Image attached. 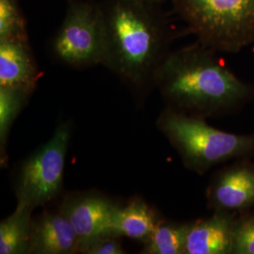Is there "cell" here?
<instances>
[{
  "label": "cell",
  "instance_id": "obj_1",
  "mask_svg": "<svg viewBox=\"0 0 254 254\" xmlns=\"http://www.w3.org/2000/svg\"><path fill=\"white\" fill-rule=\"evenodd\" d=\"M217 53L197 42L167 54L154 80L167 108L208 119L235 114L254 101V86Z\"/></svg>",
  "mask_w": 254,
  "mask_h": 254
},
{
  "label": "cell",
  "instance_id": "obj_2",
  "mask_svg": "<svg viewBox=\"0 0 254 254\" xmlns=\"http://www.w3.org/2000/svg\"><path fill=\"white\" fill-rule=\"evenodd\" d=\"M154 6L139 0H106L99 5L104 29L101 64L136 89L154 84L170 52V31Z\"/></svg>",
  "mask_w": 254,
  "mask_h": 254
},
{
  "label": "cell",
  "instance_id": "obj_3",
  "mask_svg": "<svg viewBox=\"0 0 254 254\" xmlns=\"http://www.w3.org/2000/svg\"><path fill=\"white\" fill-rule=\"evenodd\" d=\"M206 120L169 108L156 120L187 169L202 175L219 164L254 157V133H230L211 127Z\"/></svg>",
  "mask_w": 254,
  "mask_h": 254
},
{
  "label": "cell",
  "instance_id": "obj_4",
  "mask_svg": "<svg viewBox=\"0 0 254 254\" xmlns=\"http://www.w3.org/2000/svg\"><path fill=\"white\" fill-rule=\"evenodd\" d=\"M174 8L198 42L236 54L254 45V0H173Z\"/></svg>",
  "mask_w": 254,
  "mask_h": 254
},
{
  "label": "cell",
  "instance_id": "obj_5",
  "mask_svg": "<svg viewBox=\"0 0 254 254\" xmlns=\"http://www.w3.org/2000/svg\"><path fill=\"white\" fill-rule=\"evenodd\" d=\"M70 138V125L61 124L46 144L23 163L15 184L17 203L35 209L59 196Z\"/></svg>",
  "mask_w": 254,
  "mask_h": 254
},
{
  "label": "cell",
  "instance_id": "obj_6",
  "mask_svg": "<svg viewBox=\"0 0 254 254\" xmlns=\"http://www.w3.org/2000/svg\"><path fill=\"white\" fill-rule=\"evenodd\" d=\"M56 57L75 68L101 64L104 29L100 7L86 1L70 2L53 41Z\"/></svg>",
  "mask_w": 254,
  "mask_h": 254
},
{
  "label": "cell",
  "instance_id": "obj_7",
  "mask_svg": "<svg viewBox=\"0 0 254 254\" xmlns=\"http://www.w3.org/2000/svg\"><path fill=\"white\" fill-rule=\"evenodd\" d=\"M207 207L240 214L254 209V162L242 158L218 170L206 189Z\"/></svg>",
  "mask_w": 254,
  "mask_h": 254
},
{
  "label": "cell",
  "instance_id": "obj_8",
  "mask_svg": "<svg viewBox=\"0 0 254 254\" xmlns=\"http://www.w3.org/2000/svg\"><path fill=\"white\" fill-rule=\"evenodd\" d=\"M115 207L111 200L94 194L70 195L64 200L60 211L76 233L79 254L101 237L113 236L111 226Z\"/></svg>",
  "mask_w": 254,
  "mask_h": 254
},
{
  "label": "cell",
  "instance_id": "obj_9",
  "mask_svg": "<svg viewBox=\"0 0 254 254\" xmlns=\"http://www.w3.org/2000/svg\"><path fill=\"white\" fill-rule=\"evenodd\" d=\"M236 213L214 211L190 222L185 254H233Z\"/></svg>",
  "mask_w": 254,
  "mask_h": 254
},
{
  "label": "cell",
  "instance_id": "obj_10",
  "mask_svg": "<svg viewBox=\"0 0 254 254\" xmlns=\"http://www.w3.org/2000/svg\"><path fill=\"white\" fill-rule=\"evenodd\" d=\"M41 73L28 40L0 41V87L31 95Z\"/></svg>",
  "mask_w": 254,
  "mask_h": 254
},
{
  "label": "cell",
  "instance_id": "obj_11",
  "mask_svg": "<svg viewBox=\"0 0 254 254\" xmlns=\"http://www.w3.org/2000/svg\"><path fill=\"white\" fill-rule=\"evenodd\" d=\"M79 254V241L73 225L59 210L33 218L28 254Z\"/></svg>",
  "mask_w": 254,
  "mask_h": 254
},
{
  "label": "cell",
  "instance_id": "obj_12",
  "mask_svg": "<svg viewBox=\"0 0 254 254\" xmlns=\"http://www.w3.org/2000/svg\"><path fill=\"white\" fill-rule=\"evenodd\" d=\"M162 218L140 197L133 198L124 207L116 205L111 232L113 236H126L143 244Z\"/></svg>",
  "mask_w": 254,
  "mask_h": 254
},
{
  "label": "cell",
  "instance_id": "obj_13",
  "mask_svg": "<svg viewBox=\"0 0 254 254\" xmlns=\"http://www.w3.org/2000/svg\"><path fill=\"white\" fill-rule=\"evenodd\" d=\"M34 209L17 203L0 223V254H28Z\"/></svg>",
  "mask_w": 254,
  "mask_h": 254
},
{
  "label": "cell",
  "instance_id": "obj_14",
  "mask_svg": "<svg viewBox=\"0 0 254 254\" xmlns=\"http://www.w3.org/2000/svg\"><path fill=\"white\" fill-rule=\"evenodd\" d=\"M190 222L162 219L143 244V254H185Z\"/></svg>",
  "mask_w": 254,
  "mask_h": 254
},
{
  "label": "cell",
  "instance_id": "obj_15",
  "mask_svg": "<svg viewBox=\"0 0 254 254\" xmlns=\"http://www.w3.org/2000/svg\"><path fill=\"white\" fill-rule=\"evenodd\" d=\"M29 95L17 90L0 87V160L1 166L7 163V142L10 129L26 106Z\"/></svg>",
  "mask_w": 254,
  "mask_h": 254
},
{
  "label": "cell",
  "instance_id": "obj_16",
  "mask_svg": "<svg viewBox=\"0 0 254 254\" xmlns=\"http://www.w3.org/2000/svg\"><path fill=\"white\" fill-rule=\"evenodd\" d=\"M28 40L27 24L17 0H0V41Z\"/></svg>",
  "mask_w": 254,
  "mask_h": 254
},
{
  "label": "cell",
  "instance_id": "obj_17",
  "mask_svg": "<svg viewBox=\"0 0 254 254\" xmlns=\"http://www.w3.org/2000/svg\"><path fill=\"white\" fill-rule=\"evenodd\" d=\"M233 254H254V209L237 214Z\"/></svg>",
  "mask_w": 254,
  "mask_h": 254
},
{
  "label": "cell",
  "instance_id": "obj_18",
  "mask_svg": "<svg viewBox=\"0 0 254 254\" xmlns=\"http://www.w3.org/2000/svg\"><path fill=\"white\" fill-rule=\"evenodd\" d=\"M83 254H125L118 237L114 236H103L92 242Z\"/></svg>",
  "mask_w": 254,
  "mask_h": 254
},
{
  "label": "cell",
  "instance_id": "obj_19",
  "mask_svg": "<svg viewBox=\"0 0 254 254\" xmlns=\"http://www.w3.org/2000/svg\"><path fill=\"white\" fill-rule=\"evenodd\" d=\"M139 1H142V2H145V3H149V4H152V5H156V4L160 3L162 0H139Z\"/></svg>",
  "mask_w": 254,
  "mask_h": 254
}]
</instances>
